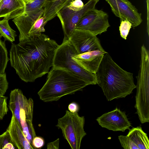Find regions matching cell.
Returning <instances> with one entry per match:
<instances>
[{"mask_svg": "<svg viewBox=\"0 0 149 149\" xmlns=\"http://www.w3.org/2000/svg\"><path fill=\"white\" fill-rule=\"evenodd\" d=\"M58 45L55 40L44 34L17 44L13 43L10 50L11 66L22 80L34 82L48 73L53 66Z\"/></svg>", "mask_w": 149, "mask_h": 149, "instance_id": "cell-1", "label": "cell"}, {"mask_svg": "<svg viewBox=\"0 0 149 149\" xmlns=\"http://www.w3.org/2000/svg\"><path fill=\"white\" fill-rule=\"evenodd\" d=\"M97 84L108 101L125 97L136 88L133 74L122 68L107 52L96 73Z\"/></svg>", "mask_w": 149, "mask_h": 149, "instance_id": "cell-2", "label": "cell"}, {"mask_svg": "<svg viewBox=\"0 0 149 149\" xmlns=\"http://www.w3.org/2000/svg\"><path fill=\"white\" fill-rule=\"evenodd\" d=\"M44 85L38 93L45 102L57 101L62 97L72 94L88 84L79 77L65 69L52 66Z\"/></svg>", "mask_w": 149, "mask_h": 149, "instance_id": "cell-3", "label": "cell"}, {"mask_svg": "<svg viewBox=\"0 0 149 149\" xmlns=\"http://www.w3.org/2000/svg\"><path fill=\"white\" fill-rule=\"evenodd\" d=\"M8 107L25 137L31 144L33 139L36 136L32 124L33 102L32 99H28L21 90L15 88L10 93Z\"/></svg>", "mask_w": 149, "mask_h": 149, "instance_id": "cell-4", "label": "cell"}, {"mask_svg": "<svg viewBox=\"0 0 149 149\" xmlns=\"http://www.w3.org/2000/svg\"><path fill=\"white\" fill-rule=\"evenodd\" d=\"M137 80L134 107L142 123L149 122V55L148 51H141L140 68Z\"/></svg>", "mask_w": 149, "mask_h": 149, "instance_id": "cell-5", "label": "cell"}, {"mask_svg": "<svg viewBox=\"0 0 149 149\" xmlns=\"http://www.w3.org/2000/svg\"><path fill=\"white\" fill-rule=\"evenodd\" d=\"M69 39H63L57 48L54 56L53 66L68 70L79 77L88 85L97 84L96 74L91 73L81 66L72 58L78 54Z\"/></svg>", "mask_w": 149, "mask_h": 149, "instance_id": "cell-6", "label": "cell"}, {"mask_svg": "<svg viewBox=\"0 0 149 149\" xmlns=\"http://www.w3.org/2000/svg\"><path fill=\"white\" fill-rule=\"evenodd\" d=\"M85 121L84 116L68 110L58 120L56 126L61 130L64 138L72 149H79L81 141L86 134L84 129Z\"/></svg>", "mask_w": 149, "mask_h": 149, "instance_id": "cell-7", "label": "cell"}, {"mask_svg": "<svg viewBox=\"0 0 149 149\" xmlns=\"http://www.w3.org/2000/svg\"><path fill=\"white\" fill-rule=\"evenodd\" d=\"M45 0H34L26 3L24 13L13 19L19 32V42L29 40V33L36 21L43 15Z\"/></svg>", "mask_w": 149, "mask_h": 149, "instance_id": "cell-8", "label": "cell"}, {"mask_svg": "<svg viewBox=\"0 0 149 149\" xmlns=\"http://www.w3.org/2000/svg\"><path fill=\"white\" fill-rule=\"evenodd\" d=\"M99 0H89L80 9L70 8L68 4L58 12L57 16L61 22L64 34L63 39H68L82 17L95 8Z\"/></svg>", "mask_w": 149, "mask_h": 149, "instance_id": "cell-9", "label": "cell"}, {"mask_svg": "<svg viewBox=\"0 0 149 149\" xmlns=\"http://www.w3.org/2000/svg\"><path fill=\"white\" fill-rule=\"evenodd\" d=\"M107 13L102 10L94 8L84 15L77 24L75 29L88 31L96 36L106 32L110 26Z\"/></svg>", "mask_w": 149, "mask_h": 149, "instance_id": "cell-10", "label": "cell"}, {"mask_svg": "<svg viewBox=\"0 0 149 149\" xmlns=\"http://www.w3.org/2000/svg\"><path fill=\"white\" fill-rule=\"evenodd\" d=\"M68 39L78 54L95 50H104L96 36L88 31L75 29Z\"/></svg>", "mask_w": 149, "mask_h": 149, "instance_id": "cell-11", "label": "cell"}, {"mask_svg": "<svg viewBox=\"0 0 149 149\" xmlns=\"http://www.w3.org/2000/svg\"><path fill=\"white\" fill-rule=\"evenodd\" d=\"M109 4L111 11L121 20H126L136 27L142 21L141 14L128 0H105Z\"/></svg>", "mask_w": 149, "mask_h": 149, "instance_id": "cell-12", "label": "cell"}, {"mask_svg": "<svg viewBox=\"0 0 149 149\" xmlns=\"http://www.w3.org/2000/svg\"><path fill=\"white\" fill-rule=\"evenodd\" d=\"M102 127L113 131L124 132L130 130L131 123L129 120L125 112L116 107L114 110L104 113L96 119Z\"/></svg>", "mask_w": 149, "mask_h": 149, "instance_id": "cell-13", "label": "cell"}, {"mask_svg": "<svg viewBox=\"0 0 149 149\" xmlns=\"http://www.w3.org/2000/svg\"><path fill=\"white\" fill-rule=\"evenodd\" d=\"M106 52L105 50L93 51L73 55L72 58L86 70L95 74Z\"/></svg>", "mask_w": 149, "mask_h": 149, "instance_id": "cell-14", "label": "cell"}, {"mask_svg": "<svg viewBox=\"0 0 149 149\" xmlns=\"http://www.w3.org/2000/svg\"><path fill=\"white\" fill-rule=\"evenodd\" d=\"M26 3L23 0H1L0 2V18L8 20L20 16L24 12Z\"/></svg>", "mask_w": 149, "mask_h": 149, "instance_id": "cell-15", "label": "cell"}, {"mask_svg": "<svg viewBox=\"0 0 149 149\" xmlns=\"http://www.w3.org/2000/svg\"><path fill=\"white\" fill-rule=\"evenodd\" d=\"M7 130L9 132L13 143L17 148H34L25 137L18 122L13 115Z\"/></svg>", "mask_w": 149, "mask_h": 149, "instance_id": "cell-16", "label": "cell"}, {"mask_svg": "<svg viewBox=\"0 0 149 149\" xmlns=\"http://www.w3.org/2000/svg\"><path fill=\"white\" fill-rule=\"evenodd\" d=\"M73 0H45L43 15L45 22L47 23L48 21L56 16L61 9Z\"/></svg>", "mask_w": 149, "mask_h": 149, "instance_id": "cell-17", "label": "cell"}, {"mask_svg": "<svg viewBox=\"0 0 149 149\" xmlns=\"http://www.w3.org/2000/svg\"><path fill=\"white\" fill-rule=\"evenodd\" d=\"M137 145L139 149H149V141L147 134L140 126L133 127L127 135Z\"/></svg>", "mask_w": 149, "mask_h": 149, "instance_id": "cell-18", "label": "cell"}, {"mask_svg": "<svg viewBox=\"0 0 149 149\" xmlns=\"http://www.w3.org/2000/svg\"><path fill=\"white\" fill-rule=\"evenodd\" d=\"M8 20L5 18L0 20V36L5 40L12 42L15 41L17 35L15 31L10 26Z\"/></svg>", "mask_w": 149, "mask_h": 149, "instance_id": "cell-19", "label": "cell"}, {"mask_svg": "<svg viewBox=\"0 0 149 149\" xmlns=\"http://www.w3.org/2000/svg\"><path fill=\"white\" fill-rule=\"evenodd\" d=\"M9 60L5 42L0 38V74L4 73Z\"/></svg>", "mask_w": 149, "mask_h": 149, "instance_id": "cell-20", "label": "cell"}, {"mask_svg": "<svg viewBox=\"0 0 149 149\" xmlns=\"http://www.w3.org/2000/svg\"><path fill=\"white\" fill-rule=\"evenodd\" d=\"M11 136L8 130L0 135V149H15Z\"/></svg>", "mask_w": 149, "mask_h": 149, "instance_id": "cell-21", "label": "cell"}, {"mask_svg": "<svg viewBox=\"0 0 149 149\" xmlns=\"http://www.w3.org/2000/svg\"><path fill=\"white\" fill-rule=\"evenodd\" d=\"M118 139L121 146L124 149H139L137 145L127 136H119Z\"/></svg>", "mask_w": 149, "mask_h": 149, "instance_id": "cell-22", "label": "cell"}, {"mask_svg": "<svg viewBox=\"0 0 149 149\" xmlns=\"http://www.w3.org/2000/svg\"><path fill=\"white\" fill-rule=\"evenodd\" d=\"M132 27V24L129 21L126 20H121L119 29L122 38L125 40L126 39Z\"/></svg>", "mask_w": 149, "mask_h": 149, "instance_id": "cell-23", "label": "cell"}, {"mask_svg": "<svg viewBox=\"0 0 149 149\" xmlns=\"http://www.w3.org/2000/svg\"><path fill=\"white\" fill-rule=\"evenodd\" d=\"M7 99V97L4 95L0 96V120H2L8 112Z\"/></svg>", "mask_w": 149, "mask_h": 149, "instance_id": "cell-24", "label": "cell"}, {"mask_svg": "<svg viewBox=\"0 0 149 149\" xmlns=\"http://www.w3.org/2000/svg\"><path fill=\"white\" fill-rule=\"evenodd\" d=\"M8 85L6 74H0V96L5 95L8 89Z\"/></svg>", "mask_w": 149, "mask_h": 149, "instance_id": "cell-25", "label": "cell"}, {"mask_svg": "<svg viewBox=\"0 0 149 149\" xmlns=\"http://www.w3.org/2000/svg\"><path fill=\"white\" fill-rule=\"evenodd\" d=\"M44 144L45 141L42 138L36 136L33 139L31 144L34 148L40 149Z\"/></svg>", "mask_w": 149, "mask_h": 149, "instance_id": "cell-26", "label": "cell"}, {"mask_svg": "<svg viewBox=\"0 0 149 149\" xmlns=\"http://www.w3.org/2000/svg\"><path fill=\"white\" fill-rule=\"evenodd\" d=\"M68 6L74 9H80L82 8L84 4L81 0H73L68 4Z\"/></svg>", "mask_w": 149, "mask_h": 149, "instance_id": "cell-27", "label": "cell"}, {"mask_svg": "<svg viewBox=\"0 0 149 149\" xmlns=\"http://www.w3.org/2000/svg\"><path fill=\"white\" fill-rule=\"evenodd\" d=\"M68 111L72 113H78L79 109V105L76 102H73L70 103L68 106Z\"/></svg>", "mask_w": 149, "mask_h": 149, "instance_id": "cell-28", "label": "cell"}, {"mask_svg": "<svg viewBox=\"0 0 149 149\" xmlns=\"http://www.w3.org/2000/svg\"><path fill=\"white\" fill-rule=\"evenodd\" d=\"M59 139H58L54 141L48 143L47 145V148L58 149L59 148Z\"/></svg>", "mask_w": 149, "mask_h": 149, "instance_id": "cell-29", "label": "cell"}, {"mask_svg": "<svg viewBox=\"0 0 149 149\" xmlns=\"http://www.w3.org/2000/svg\"><path fill=\"white\" fill-rule=\"evenodd\" d=\"M26 3H27L28 2L31 1H33L34 0H23Z\"/></svg>", "mask_w": 149, "mask_h": 149, "instance_id": "cell-30", "label": "cell"}, {"mask_svg": "<svg viewBox=\"0 0 149 149\" xmlns=\"http://www.w3.org/2000/svg\"><path fill=\"white\" fill-rule=\"evenodd\" d=\"M1 0H0V1H1Z\"/></svg>", "mask_w": 149, "mask_h": 149, "instance_id": "cell-31", "label": "cell"}]
</instances>
